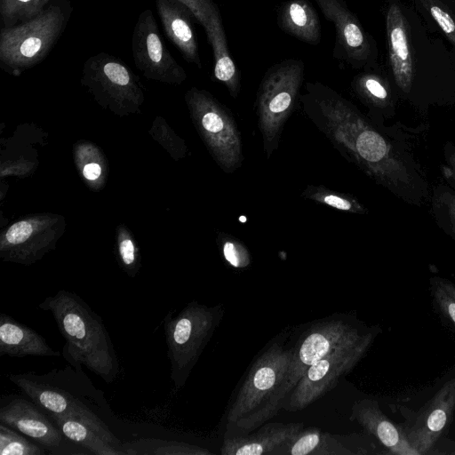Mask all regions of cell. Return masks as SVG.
Instances as JSON below:
<instances>
[{
    "label": "cell",
    "instance_id": "1",
    "mask_svg": "<svg viewBox=\"0 0 455 455\" xmlns=\"http://www.w3.org/2000/svg\"><path fill=\"white\" fill-rule=\"evenodd\" d=\"M299 105L347 161L403 199L419 202V175L405 154L353 102L326 84L307 82Z\"/></svg>",
    "mask_w": 455,
    "mask_h": 455
},
{
    "label": "cell",
    "instance_id": "2",
    "mask_svg": "<svg viewBox=\"0 0 455 455\" xmlns=\"http://www.w3.org/2000/svg\"><path fill=\"white\" fill-rule=\"evenodd\" d=\"M291 333L278 334L255 358L228 405L225 435L250 433L274 418L288 397Z\"/></svg>",
    "mask_w": 455,
    "mask_h": 455
},
{
    "label": "cell",
    "instance_id": "3",
    "mask_svg": "<svg viewBox=\"0 0 455 455\" xmlns=\"http://www.w3.org/2000/svg\"><path fill=\"white\" fill-rule=\"evenodd\" d=\"M37 307L52 315L65 340L62 356L68 365L77 371L84 365L108 384L116 381L120 363L115 346L100 315L79 295L60 290Z\"/></svg>",
    "mask_w": 455,
    "mask_h": 455
},
{
    "label": "cell",
    "instance_id": "4",
    "mask_svg": "<svg viewBox=\"0 0 455 455\" xmlns=\"http://www.w3.org/2000/svg\"><path fill=\"white\" fill-rule=\"evenodd\" d=\"M8 379L46 412L83 422L111 443L121 442L99 416L103 400L83 371L71 365L39 375L30 371L9 374Z\"/></svg>",
    "mask_w": 455,
    "mask_h": 455
},
{
    "label": "cell",
    "instance_id": "5",
    "mask_svg": "<svg viewBox=\"0 0 455 455\" xmlns=\"http://www.w3.org/2000/svg\"><path fill=\"white\" fill-rule=\"evenodd\" d=\"M224 315L221 305L188 303L176 316H164V333L175 391L182 388Z\"/></svg>",
    "mask_w": 455,
    "mask_h": 455
},
{
    "label": "cell",
    "instance_id": "6",
    "mask_svg": "<svg viewBox=\"0 0 455 455\" xmlns=\"http://www.w3.org/2000/svg\"><path fill=\"white\" fill-rule=\"evenodd\" d=\"M305 64L287 59L264 74L256 93L255 112L267 160L277 150L283 127L299 103Z\"/></svg>",
    "mask_w": 455,
    "mask_h": 455
},
{
    "label": "cell",
    "instance_id": "7",
    "mask_svg": "<svg viewBox=\"0 0 455 455\" xmlns=\"http://www.w3.org/2000/svg\"><path fill=\"white\" fill-rule=\"evenodd\" d=\"M374 336L364 331L310 365L288 395L283 409L291 412L303 410L333 389L365 355Z\"/></svg>",
    "mask_w": 455,
    "mask_h": 455
},
{
    "label": "cell",
    "instance_id": "8",
    "mask_svg": "<svg viewBox=\"0 0 455 455\" xmlns=\"http://www.w3.org/2000/svg\"><path fill=\"white\" fill-rule=\"evenodd\" d=\"M190 103L212 158L222 172L234 173L244 157L241 132L232 112L208 92L197 89L191 92Z\"/></svg>",
    "mask_w": 455,
    "mask_h": 455
},
{
    "label": "cell",
    "instance_id": "9",
    "mask_svg": "<svg viewBox=\"0 0 455 455\" xmlns=\"http://www.w3.org/2000/svg\"><path fill=\"white\" fill-rule=\"evenodd\" d=\"M63 13L50 6L26 22L4 28L0 35V60L13 68L28 67L42 60L57 40Z\"/></svg>",
    "mask_w": 455,
    "mask_h": 455
},
{
    "label": "cell",
    "instance_id": "10",
    "mask_svg": "<svg viewBox=\"0 0 455 455\" xmlns=\"http://www.w3.org/2000/svg\"><path fill=\"white\" fill-rule=\"evenodd\" d=\"M28 398L18 395L3 396L0 403V423L25 435L51 455L91 454L69 440L49 414Z\"/></svg>",
    "mask_w": 455,
    "mask_h": 455
},
{
    "label": "cell",
    "instance_id": "11",
    "mask_svg": "<svg viewBox=\"0 0 455 455\" xmlns=\"http://www.w3.org/2000/svg\"><path fill=\"white\" fill-rule=\"evenodd\" d=\"M363 332L355 320L345 314H333L309 323L293 341L292 361L287 386L288 395L310 365L339 345Z\"/></svg>",
    "mask_w": 455,
    "mask_h": 455
},
{
    "label": "cell",
    "instance_id": "12",
    "mask_svg": "<svg viewBox=\"0 0 455 455\" xmlns=\"http://www.w3.org/2000/svg\"><path fill=\"white\" fill-rule=\"evenodd\" d=\"M335 28L332 56L355 68L372 63L375 50L371 37L344 0H315Z\"/></svg>",
    "mask_w": 455,
    "mask_h": 455
},
{
    "label": "cell",
    "instance_id": "13",
    "mask_svg": "<svg viewBox=\"0 0 455 455\" xmlns=\"http://www.w3.org/2000/svg\"><path fill=\"white\" fill-rule=\"evenodd\" d=\"M455 411V378L447 381L436 394L402 427L410 444L424 455L436 443Z\"/></svg>",
    "mask_w": 455,
    "mask_h": 455
},
{
    "label": "cell",
    "instance_id": "14",
    "mask_svg": "<svg viewBox=\"0 0 455 455\" xmlns=\"http://www.w3.org/2000/svg\"><path fill=\"white\" fill-rule=\"evenodd\" d=\"M304 428L302 422L265 423L255 430L238 435H224L222 455H279Z\"/></svg>",
    "mask_w": 455,
    "mask_h": 455
},
{
    "label": "cell",
    "instance_id": "15",
    "mask_svg": "<svg viewBox=\"0 0 455 455\" xmlns=\"http://www.w3.org/2000/svg\"><path fill=\"white\" fill-rule=\"evenodd\" d=\"M132 54L136 65L156 75L184 78L183 69L165 49L152 12L146 10L137 21L132 36Z\"/></svg>",
    "mask_w": 455,
    "mask_h": 455
},
{
    "label": "cell",
    "instance_id": "16",
    "mask_svg": "<svg viewBox=\"0 0 455 455\" xmlns=\"http://www.w3.org/2000/svg\"><path fill=\"white\" fill-rule=\"evenodd\" d=\"M349 419L360 424L391 453L419 455L410 444L402 427H396L382 412L377 401L368 398L355 401L352 406Z\"/></svg>",
    "mask_w": 455,
    "mask_h": 455
},
{
    "label": "cell",
    "instance_id": "17",
    "mask_svg": "<svg viewBox=\"0 0 455 455\" xmlns=\"http://www.w3.org/2000/svg\"><path fill=\"white\" fill-rule=\"evenodd\" d=\"M389 63L396 85L405 93L413 79V61L404 15L395 3L389 4L386 15Z\"/></svg>",
    "mask_w": 455,
    "mask_h": 455
},
{
    "label": "cell",
    "instance_id": "18",
    "mask_svg": "<svg viewBox=\"0 0 455 455\" xmlns=\"http://www.w3.org/2000/svg\"><path fill=\"white\" fill-rule=\"evenodd\" d=\"M204 27L214 56V73L220 76L235 71L236 66L228 47L220 11L212 0H176Z\"/></svg>",
    "mask_w": 455,
    "mask_h": 455
},
{
    "label": "cell",
    "instance_id": "19",
    "mask_svg": "<svg viewBox=\"0 0 455 455\" xmlns=\"http://www.w3.org/2000/svg\"><path fill=\"white\" fill-rule=\"evenodd\" d=\"M59 357L60 351L50 347L40 333L5 313L0 314V356Z\"/></svg>",
    "mask_w": 455,
    "mask_h": 455
},
{
    "label": "cell",
    "instance_id": "20",
    "mask_svg": "<svg viewBox=\"0 0 455 455\" xmlns=\"http://www.w3.org/2000/svg\"><path fill=\"white\" fill-rule=\"evenodd\" d=\"M277 24L285 33L310 44L321 40L318 14L308 0H288L277 10Z\"/></svg>",
    "mask_w": 455,
    "mask_h": 455
},
{
    "label": "cell",
    "instance_id": "21",
    "mask_svg": "<svg viewBox=\"0 0 455 455\" xmlns=\"http://www.w3.org/2000/svg\"><path fill=\"white\" fill-rule=\"evenodd\" d=\"M157 10L168 37L182 52L184 58L201 68L196 35L188 9L169 0H157Z\"/></svg>",
    "mask_w": 455,
    "mask_h": 455
},
{
    "label": "cell",
    "instance_id": "22",
    "mask_svg": "<svg viewBox=\"0 0 455 455\" xmlns=\"http://www.w3.org/2000/svg\"><path fill=\"white\" fill-rule=\"evenodd\" d=\"M48 414L69 440L87 450L91 454L125 455L122 447L111 443L83 422L64 416Z\"/></svg>",
    "mask_w": 455,
    "mask_h": 455
},
{
    "label": "cell",
    "instance_id": "23",
    "mask_svg": "<svg viewBox=\"0 0 455 455\" xmlns=\"http://www.w3.org/2000/svg\"><path fill=\"white\" fill-rule=\"evenodd\" d=\"M284 454L291 455H351L338 435L323 432L317 427L303 428L287 447Z\"/></svg>",
    "mask_w": 455,
    "mask_h": 455
},
{
    "label": "cell",
    "instance_id": "24",
    "mask_svg": "<svg viewBox=\"0 0 455 455\" xmlns=\"http://www.w3.org/2000/svg\"><path fill=\"white\" fill-rule=\"evenodd\" d=\"M125 455H210L205 448L185 442L142 438L122 444Z\"/></svg>",
    "mask_w": 455,
    "mask_h": 455
},
{
    "label": "cell",
    "instance_id": "25",
    "mask_svg": "<svg viewBox=\"0 0 455 455\" xmlns=\"http://www.w3.org/2000/svg\"><path fill=\"white\" fill-rule=\"evenodd\" d=\"M351 89L370 108L383 109L390 102L387 83L373 72H363L355 76L351 82Z\"/></svg>",
    "mask_w": 455,
    "mask_h": 455
},
{
    "label": "cell",
    "instance_id": "26",
    "mask_svg": "<svg viewBox=\"0 0 455 455\" xmlns=\"http://www.w3.org/2000/svg\"><path fill=\"white\" fill-rule=\"evenodd\" d=\"M301 197L343 212L355 214L368 212L367 208L353 195L335 191L323 185H307L301 193Z\"/></svg>",
    "mask_w": 455,
    "mask_h": 455
},
{
    "label": "cell",
    "instance_id": "27",
    "mask_svg": "<svg viewBox=\"0 0 455 455\" xmlns=\"http://www.w3.org/2000/svg\"><path fill=\"white\" fill-rule=\"evenodd\" d=\"M20 432L0 423V455H45L47 451Z\"/></svg>",
    "mask_w": 455,
    "mask_h": 455
},
{
    "label": "cell",
    "instance_id": "28",
    "mask_svg": "<svg viewBox=\"0 0 455 455\" xmlns=\"http://www.w3.org/2000/svg\"><path fill=\"white\" fill-rule=\"evenodd\" d=\"M49 0H0L4 22L12 25L19 20H30L43 12Z\"/></svg>",
    "mask_w": 455,
    "mask_h": 455
},
{
    "label": "cell",
    "instance_id": "29",
    "mask_svg": "<svg viewBox=\"0 0 455 455\" xmlns=\"http://www.w3.org/2000/svg\"><path fill=\"white\" fill-rule=\"evenodd\" d=\"M217 243L224 260L231 267L242 269L251 265L250 251L240 239L220 231L217 236Z\"/></svg>",
    "mask_w": 455,
    "mask_h": 455
},
{
    "label": "cell",
    "instance_id": "30",
    "mask_svg": "<svg viewBox=\"0 0 455 455\" xmlns=\"http://www.w3.org/2000/svg\"><path fill=\"white\" fill-rule=\"evenodd\" d=\"M431 293L442 315L455 325V284L444 278L430 279Z\"/></svg>",
    "mask_w": 455,
    "mask_h": 455
},
{
    "label": "cell",
    "instance_id": "31",
    "mask_svg": "<svg viewBox=\"0 0 455 455\" xmlns=\"http://www.w3.org/2000/svg\"><path fill=\"white\" fill-rule=\"evenodd\" d=\"M449 41L455 46V18L439 0H422Z\"/></svg>",
    "mask_w": 455,
    "mask_h": 455
},
{
    "label": "cell",
    "instance_id": "32",
    "mask_svg": "<svg viewBox=\"0 0 455 455\" xmlns=\"http://www.w3.org/2000/svg\"><path fill=\"white\" fill-rule=\"evenodd\" d=\"M33 232L32 225L28 221L14 223L7 230L6 241L12 245H18L26 242Z\"/></svg>",
    "mask_w": 455,
    "mask_h": 455
},
{
    "label": "cell",
    "instance_id": "33",
    "mask_svg": "<svg viewBox=\"0 0 455 455\" xmlns=\"http://www.w3.org/2000/svg\"><path fill=\"white\" fill-rule=\"evenodd\" d=\"M119 253L121 257V260L128 269L130 270L135 269L136 267V255H135V248L134 244L130 239L123 240L119 244Z\"/></svg>",
    "mask_w": 455,
    "mask_h": 455
},
{
    "label": "cell",
    "instance_id": "34",
    "mask_svg": "<svg viewBox=\"0 0 455 455\" xmlns=\"http://www.w3.org/2000/svg\"><path fill=\"white\" fill-rule=\"evenodd\" d=\"M443 203L446 207L450 223L455 230V195L448 193L445 194Z\"/></svg>",
    "mask_w": 455,
    "mask_h": 455
},
{
    "label": "cell",
    "instance_id": "35",
    "mask_svg": "<svg viewBox=\"0 0 455 455\" xmlns=\"http://www.w3.org/2000/svg\"><path fill=\"white\" fill-rule=\"evenodd\" d=\"M101 172L100 166L98 164L91 163L84 166L83 173L87 180H94L100 177Z\"/></svg>",
    "mask_w": 455,
    "mask_h": 455
},
{
    "label": "cell",
    "instance_id": "36",
    "mask_svg": "<svg viewBox=\"0 0 455 455\" xmlns=\"http://www.w3.org/2000/svg\"><path fill=\"white\" fill-rule=\"evenodd\" d=\"M447 162L449 164L450 172L455 180V151L449 155Z\"/></svg>",
    "mask_w": 455,
    "mask_h": 455
}]
</instances>
